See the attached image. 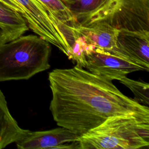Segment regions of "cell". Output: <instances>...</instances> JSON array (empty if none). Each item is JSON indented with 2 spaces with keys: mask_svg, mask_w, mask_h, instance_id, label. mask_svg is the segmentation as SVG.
Instances as JSON below:
<instances>
[{
  "mask_svg": "<svg viewBox=\"0 0 149 149\" xmlns=\"http://www.w3.org/2000/svg\"><path fill=\"white\" fill-rule=\"evenodd\" d=\"M48 80L54 120L78 136L114 116L149 120L148 107L124 95L111 80L80 66L54 69L49 73Z\"/></svg>",
  "mask_w": 149,
  "mask_h": 149,
  "instance_id": "1",
  "label": "cell"
},
{
  "mask_svg": "<svg viewBox=\"0 0 149 149\" xmlns=\"http://www.w3.org/2000/svg\"><path fill=\"white\" fill-rule=\"evenodd\" d=\"M68 7L80 26L104 22L119 30L149 34V0H73Z\"/></svg>",
  "mask_w": 149,
  "mask_h": 149,
  "instance_id": "2",
  "label": "cell"
},
{
  "mask_svg": "<svg viewBox=\"0 0 149 149\" xmlns=\"http://www.w3.org/2000/svg\"><path fill=\"white\" fill-rule=\"evenodd\" d=\"M79 149H136L148 147L149 120L132 116L110 118L79 136Z\"/></svg>",
  "mask_w": 149,
  "mask_h": 149,
  "instance_id": "3",
  "label": "cell"
},
{
  "mask_svg": "<svg viewBox=\"0 0 149 149\" xmlns=\"http://www.w3.org/2000/svg\"><path fill=\"white\" fill-rule=\"evenodd\" d=\"M49 43L27 35L0 45V82L27 80L50 68Z\"/></svg>",
  "mask_w": 149,
  "mask_h": 149,
  "instance_id": "4",
  "label": "cell"
},
{
  "mask_svg": "<svg viewBox=\"0 0 149 149\" xmlns=\"http://www.w3.org/2000/svg\"><path fill=\"white\" fill-rule=\"evenodd\" d=\"M86 60L88 71L111 81L133 72L144 70L136 63L97 48L86 55Z\"/></svg>",
  "mask_w": 149,
  "mask_h": 149,
  "instance_id": "5",
  "label": "cell"
},
{
  "mask_svg": "<svg viewBox=\"0 0 149 149\" xmlns=\"http://www.w3.org/2000/svg\"><path fill=\"white\" fill-rule=\"evenodd\" d=\"M107 51L149 70V34L119 30L116 46Z\"/></svg>",
  "mask_w": 149,
  "mask_h": 149,
  "instance_id": "6",
  "label": "cell"
},
{
  "mask_svg": "<svg viewBox=\"0 0 149 149\" xmlns=\"http://www.w3.org/2000/svg\"><path fill=\"white\" fill-rule=\"evenodd\" d=\"M78 136L61 126L44 131L31 132L27 130L15 143L19 149H72L75 148L74 142Z\"/></svg>",
  "mask_w": 149,
  "mask_h": 149,
  "instance_id": "7",
  "label": "cell"
},
{
  "mask_svg": "<svg viewBox=\"0 0 149 149\" xmlns=\"http://www.w3.org/2000/svg\"><path fill=\"white\" fill-rule=\"evenodd\" d=\"M76 28L88 43L97 48L109 51L116 46L119 30L106 22H97L88 26L77 24Z\"/></svg>",
  "mask_w": 149,
  "mask_h": 149,
  "instance_id": "8",
  "label": "cell"
},
{
  "mask_svg": "<svg viewBox=\"0 0 149 149\" xmlns=\"http://www.w3.org/2000/svg\"><path fill=\"white\" fill-rule=\"evenodd\" d=\"M27 131L19 127L10 114L5 97L0 89V149L15 143Z\"/></svg>",
  "mask_w": 149,
  "mask_h": 149,
  "instance_id": "9",
  "label": "cell"
},
{
  "mask_svg": "<svg viewBox=\"0 0 149 149\" xmlns=\"http://www.w3.org/2000/svg\"><path fill=\"white\" fill-rule=\"evenodd\" d=\"M29 29L26 20L19 12L0 1V30L8 42L22 36Z\"/></svg>",
  "mask_w": 149,
  "mask_h": 149,
  "instance_id": "10",
  "label": "cell"
},
{
  "mask_svg": "<svg viewBox=\"0 0 149 149\" xmlns=\"http://www.w3.org/2000/svg\"><path fill=\"white\" fill-rule=\"evenodd\" d=\"M95 48H96L88 43L86 39L78 31V35L74 41L67 56L69 59L74 61L76 63V66L84 68L86 64V55Z\"/></svg>",
  "mask_w": 149,
  "mask_h": 149,
  "instance_id": "11",
  "label": "cell"
},
{
  "mask_svg": "<svg viewBox=\"0 0 149 149\" xmlns=\"http://www.w3.org/2000/svg\"><path fill=\"white\" fill-rule=\"evenodd\" d=\"M61 22L69 26L77 24L67 5L62 0H38Z\"/></svg>",
  "mask_w": 149,
  "mask_h": 149,
  "instance_id": "12",
  "label": "cell"
},
{
  "mask_svg": "<svg viewBox=\"0 0 149 149\" xmlns=\"http://www.w3.org/2000/svg\"><path fill=\"white\" fill-rule=\"evenodd\" d=\"M118 80L128 87L134 94V100L138 103L148 107L149 85L147 83L130 79L124 76Z\"/></svg>",
  "mask_w": 149,
  "mask_h": 149,
  "instance_id": "13",
  "label": "cell"
},
{
  "mask_svg": "<svg viewBox=\"0 0 149 149\" xmlns=\"http://www.w3.org/2000/svg\"><path fill=\"white\" fill-rule=\"evenodd\" d=\"M1 2L12 9L13 10L19 13V7L17 3L14 0H0Z\"/></svg>",
  "mask_w": 149,
  "mask_h": 149,
  "instance_id": "14",
  "label": "cell"
},
{
  "mask_svg": "<svg viewBox=\"0 0 149 149\" xmlns=\"http://www.w3.org/2000/svg\"><path fill=\"white\" fill-rule=\"evenodd\" d=\"M6 42H8L7 38L6 37L5 35L3 33V32L0 30V45Z\"/></svg>",
  "mask_w": 149,
  "mask_h": 149,
  "instance_id": "15",
  "label": "cell"
},
{
  "mask_svg": "<svg viewBox=\"0 0 149 149\" xmlns=\"http://www.w3.org/2000/svg\"><path fill=\"white\" fill-rule=\"evenodd\" d=\"M66 5H67V6H68L69 5V4L73 1V0H62Z\"/></svg>",
  "mask_w": 149,
  "mask_h": 149,
  "instance_id": "16",
  "label": "cell"
}]
</instances>
